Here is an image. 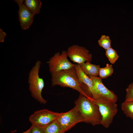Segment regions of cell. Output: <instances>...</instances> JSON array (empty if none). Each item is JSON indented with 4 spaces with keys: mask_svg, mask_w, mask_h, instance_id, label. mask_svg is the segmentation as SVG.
<instances>
[{
    "mask_svg": "<svg viewBox=\"0 0 133 133\" xmlns=\"http://www.w3.org/2000/svg\"><path fill=\"white\" fill-rule=\"evenodd\" d=\"M52 86L58 85L64 87H68L79 92L91 100L92 97L84 90L82 83L80 82L76 72L75 67L71 69L62 70L51 73Z\"/></svg>",
    "mask_w": 133,
    "mask_h": 133,
    "instance_id": "obj_1",
    "label": "cell"
},
{
    "mask_svg": "<svg viewBox=\"0 0 133 133\" xmlns=\"http://www.w3.org/2000/svg\"><path fill=\"white\" fill-rule=\"evenodd\" d=\"M74 103L84 118L85 122L93 126L100 124L101 116L99 107L92 101L80 94Z\"/></svg>",
    "mask_w": 133,
    "mask_h": 133,
    "instance_id": "obj_2",
    "label": "cell"
},
{
    "mask_svg": "<svg viewBox=\"0 0 133 133\" xmlns=\"http://www.w3.org/2000/svg\"><path fill=\"white\" fill-rule=\"evenodd\" d=\"M41 62L39 60L36 62L29 74L28 83L29 89L32 96L41 104H45L47 101L42 96V90L45 86L44 80L40 77L39 71Z\"/></svg>",
    "mask_w": 133,
    "mask_h": 133,
    "instance_id": "obj_3",
    "label": "cell"
},
{
    "mask_svg": "<svg viewBox=\"0 0 133 133\" xmlns=\"http://www.w3.org/2000/svg\"><path fill=\"white\" fill-rule=\"evenodd\" d=\"M97 105L101 116L100 124L105 128H108L112 122L118 111L116 102L102 97L91 100Z\"/></svg>",
    "mask_w": 133,
    "mask_h": 133,
    "instance_id": "obj_4",
    "label": "cell"
},
{
    "mask_svg": "<svg viewBox=\"0 0 133 133\" xmlns=\"http://www.w3.org/2000/svg\"><path fill=\"white\" fill-rule=\"evenodd\" d=\"M62 113L43 109L34 112L29 117V120L32 125L44 129L51 122L57 119Z\"/></svg>",
    "mask_w": 133,
    "mask_h": 133,
    "instance_id": "obj_5",
    "label": "cell"
},
{
    "mask_svg": "<svg viewBox=\"0 0 133 133\" xmlns=\"http://www.w3.org/2000/svg\"><path fill=\"white\" fill-rule=\"evenodd\" d=\"M68 57L67 51L63 50L61 53L57 52L51 57L48 62L51 73L74 67L75 65L69 61Z\"/></svg>",
    "mask_w": 133,
    "mask_h": 133,
    "instance_id": "obj_6",
    "label": "cell"
},
{
    "mask_svg": "<svg viewBox=\"0 0 133 133\" xmlns=\"http://www.w3.org/2000/svg\"><path fill=\"white\" fill-rule=\"evenodd\" d=\"M57 120L65 132L78 123L85 122L84 118L75 106L67 112L62 113Z\"/></svg>",
    "mask_w": 133,
    "mask_h": 133,
    "instance_id": "obj_7",
    "label": "cell"
},
{
    "mask_svg": "<svg viewBox=\"0 0 133 133\" xmlns=\"http://www.w3.org/2000/svg\"><path fill=\"white\" fill-rule=\"evenodd\" d=\"M68 57L74 63L80 64L85 62H91L92 55L83 46L73 45L68 47L67 51Z\"/></svg>",
    "mask_w": 133,
    "mask_h": 133,
    "instance_id": "obj_8",
    "label": "cell"
},
{
    "mask_svg": "<svg viewBox=\"0 0 133 133\" xmlns=\"http://www.w3.org/2000/svg\"><path fill=\"white\" fill-rule=\"evenodd\" d=\"M88 76L93 81L95 90L100 97L113 102H116L117 96L113 91L109 89L104 85L101 79L98 77Z\"/></svg>",
    "mask_w": 133,
    "mask_h": 133,
    "instance_id": "obj_9",
    "label": "cell"
},
{
    "mask_svg": "<svg viewBox=\"0 0 133 133\" xmlns=\"http://www.w3.org/2000/svg\"><path fill=\"white\" fill-rule=\"evenodd\" d=\"M18 6V19L21 27L24 30L28 29L32 23L34 15L28 9L22 0H15Z\"/></svg>",
    "mask_w": 133,
    "mask_h": 133,
    "instance_id": "obj_10",
    "label": "cell"
},
{
    "mask_svg": "<svg viewBox=\"0 0 133 133\" xmlns=\"http://www.w3.org/2000/svg\"><path fill=\"white\" fill-rule=\"evenodd\" d=\"M75 68L80 82L87 86L92 99H96L99 98L95 90L92 80L83 72L79 64L75 65Z\"/></svg>",
    "mask_w": 133,
    "mask_h": 133,
    "instance_id": "obj_11",
    "label": "cell"
},
{
    "mask_svg": "<svg viewBox=\"0 0 133 133\" xmlns=\"http://www.w3.org/2000/svg\"><path fill=\"white\" fill-rule=\"evenodd\" d=\"M81 68L87 75L93 77H98L100 66L86 62L79 64Z\"/></svg>",
    "mask_w": 133,
    "mask_h": 133,
    "instance_id": "obj_12",
    "label": "cell"
},
{
    "mask_svg": "<svg viewBox=\"0 0 133 133\" xmlns=\"http://www.w3.org/2000/svg\"><path fill=\"white\" fill-rule=\"evenodd\" d=\"M24 3L34 15L39 13L42 4V2L40 0H25Z\"/></svg>",
    "mask_w": 133,
    "mask_h": 133,
    "instance_id": "obj_13",
    "label": "cell"
},
{
    "mask_svg": "<svg viewBox=\"0 0 133 133\" xmlns=\"http://www.w3.org/2000/svg\"><path fill=\"white\" fill-rule=\"evenodd\" d=\"M65 132L57 119L44 129V133H64Z\"/></svg>",
    "mask_w": 133,
    "mask_h": 133,
    "instance_id": "obj_14",
    "label": "cell"
},
{
    "mask_svg": "<svg viewBox=\"0 0 133 133\" xmlns=\"http://www.w3.org/2000/svg\"><path fill=\"white\" fill-rule=\"evenodd\" d=\"M121 108L126 116L133 119V101H124L121 105Z\"/></svg>",
    "mask_w": 133,
    "mask_h": 133,
    "instance_id": "obj_15",
    "label": "cell"
},
{
    "mask_svg": "<svg viewBox=\"0 0 133 133\" xmlns=\"http://www.w3.org/2000/svg\"><path fill=\"white\" fill-rule=\"evenodd\" d=\"M114 70L112 65L107 64L105 67H100L99 73V77L102 79L106 78L112 75Z\"/></svg>",
    "mask_w": 133,
    "mask_h": 133,
    "instance_id": "obj_16",
    "label": "cell"
},
{
    "mask_svg": "<svg viewBox=\"0 0 133 133\" xmlns=\"http://www.w3.org/2000/svg\"><path fill=\"white\" fill-rule=\"evenodd\" d=\"M105 55L112 64H114L119 58L116 51L111 47L106 50Z\"/></svg>",
    "mask_w": 133,
    "mask_h": 133,
    "instance_id": "obj_17",
    "label": "cell"
},
{
    "mask_svg": "<svg viewBox=\"0 0 133 133\" xmlns=\"http://www.w3.org/2000/svg\"><path fill=\"white\" fill-rule=\"evenodd\" d=\"M98 43L100 46L105 50L111 47V41L108 36L105 35H101L100 39L98 40Z\"/></svg>",
    "mask_w": 133,
    "mask_h": 133,
    "instance_id": "obj_18",
    "label": "cell"
},
{
    "mask_svg": "<svg viewBox=\"0 0 133 133\" xmlns=\"http://www.w3.org/2000/svg\"><path fill=\"white\" fill-rule=\"evenodd\" d=\"M125 101H133V82L127 88Z\"/></svg>",
    "mask_w": 133,
    "mask_h": 133,
    "instance_id": "obj_19",
    "label": "cell"
},
{
    "mask_svg": "<svg viewBox=\"0 0 133 133\" xmlns=\"http://www.w3.org/2000/svg\"><path fill=\"white\" fill-rule=\"evenodd\" d=\"M31 133H44V129L32 125Z\"/></svg>",
    "mask_w": 133,
    "mask_h": 133,
    "instance_id": "obj_20",
    "label": "cell"
},
{
    "mask_svg": "<svg viewBox=\"0 0 133 133\" xmlns=\"http://www.w3.org/2000/svg\"><path fill=\"white\" fill-rule=\"evenodd\" d=\"M6 35V33L3 32V31L0 29V42H4V39Z\"/></svg>",
    "mask_w": 133,
    "mask_h": 133,
    "instance_id": "obj_21",
    "label": "cell"
},
{
    "mask_svg": "<svg viewBox=\"0 0 133 133\" xmlns=\"http://www.w3.org/2000/svg\"><path fill=\"white\" fill-rule=\"evenodd\" d=\"M32 129V126H31L30 128L27 131L23 132L22 133H31Z\"/></svg>",
    "mask_w": 133,
    "mask_h": 133,
    "instance_id": "obj_22",
    "label": "cell"
}]
</instances>
